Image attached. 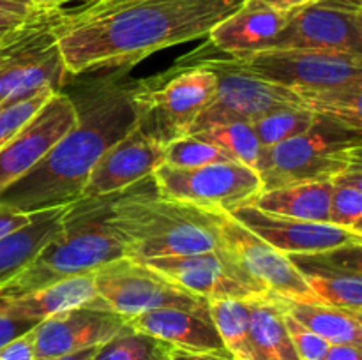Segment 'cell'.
<instances>
[{"label": "cell", "mask_w": 362, "mask_h": 360, "mask_svg": "<svg viewBox=\"0 0 362 360\" xmlns=\"http://www.w3.org/2000/svg\"><path fill=\"white\" fill-rule=\"evenodd\" d=\"M285 323L290 335V341H292L293 349H296L299 360H324L325 353L329 349V342L325 339H322L320 335L315 334V332H311L310 328L304 327L303 323H299L292 314H288L286 302Z\"/></svg>", "instance_id": "cell-35"}, {"label": "cell", "mask_w": 362, "mask_h": 360, "mask_svg": "<svg viewBox=\"0 0 362 360\" xmlns=\"http://www.w3.org/2000/svg\"><path fill=\"white\" fill-rule=\"evenodd\" d=\"M95 293L126 320L161 307H200L207 300L175 284L145 261L126 256L92 272Z\"/></svg>", "instance_id": "cell-10"}, {"label": "cell", "mask_w": 362, "mask_h": 360, "mask_svg": "<svg viewBox=\"0 0 362 360\" xmlns=\"http://www.w3.org/2000/svg\"><path fill=\"white\" fill-rule=\"evenodd\" d=\"M120 2H127V0H95V2H88V7H94V9H99V7H108V6H115V4Z\"/></svg>", "instance_id": "cell-45"}, {"label": "cell", "mask_w": 362, "mask_h": 360, "mask_svg": "<svg viewBox=\"0 0 362 360\" xmlns=\"http://www.w3.org/2000/svg\"><path fill=\"white\" fill-rule=\"evenodd\" d=\"M272 48L362 55V2L318 0L293 11Z\"/></svg>", "instance_id": "cell-12"}, {"label": "cell", "mask_w": 362, "mask_h": 360, "mask_svg": "<svg viewBox=\"0 0 362 360\" xmlns=\"http://www.w3.org/2000/svg\"><path fill=\"white\" fill-rule=\"evenodd\" d=\"M193 136L218 147L230 161L243 162L251 168H257V162L262 154V145L251 124H223V126L207 127L200 133H194Z\"/></svg>", "instance_id": "cell-30"}, {"label": "cell", "mask_w": 362, "mask_h": 360, "mask_svg": "<svg viewBox=\"0 0 362 360\" xmlns=\"http://www.w3.org/2000/svg\"><path fill=\"white\" fill-rule=\"evenodd\" d=\"M286 256L318 302L362 313V244Z\"/></svg>", "instance_id": "cell-17"}, {"label": "cell", "mask_w": 362, "mask_h": 360, "mask_svg": "<svg viewBox=\"0 0 362 360\" xmlns=\"http://www.w3.org/2000/svg\"><path fill=\"white\" fill-rule=\"evenodd\" d=\"M244 0H127L108 7H60L57 39L69 76L126 67L163 48L207 37Z\"/></svg>", "instance_id": "cell-1"}, {"label": "cell", "mask_w": 362, "mask_h": 360, "mask_svg": "<svg viewBox=\"0 0 362 360\" xmlns=\"http://www.w3.org/2000/svg\"><path fill=\"white\" fill-rule=\"evenodd\" d=\"M156 189L172 200L230 214L262 193L257 169L226 161L198 168H177L163 162L152 173Z\"/></svg>", "instance_id": "cell-8"}, {"label": "cell", "mask_w": 362, "mask_h": 360, "mask_svg": "<svg viewBox=\"0 0 362 360\" xmlns=\"http://www.w3.org/2000/svg\"><path fill=\"white\" fill-rule=\"evenodd\" d=\"M209 311L226 352L235 360H255L250 341V299L209 300Z\"/></svg>", "instance_id": "cell-28"}, {"label": "cell", "mask_w": 362, "mask_h": 360, "mask_svg": "<svg viewBox=\"0 0 362 360\" xmlns=\"http://www.w3.org/2000/svg\"><path fill=\"white\" fill-rule=\"evenodd\" d=\"M170 352L172 348L166 342L134 330L127 323L126 328L99 346L94 360H163Z\"/></svg>", "instance_id": "cell-31"}, {"label": "cell", "mask_w": 362, "mask_h": 360, "mask_svg": "<svg viewBox=\"0 0 362 360\" xmlns=\"http://www.w3.org/2000/svg\"><path fill=\"white\" fill-rule=\"evenodd\" d=\"M53 94L55 92L42 90L23 99V101L2 106L0 108V147L6 145L21 129Z\"/></svg>", "instance_id": "cell-34"}, {"label": "cell", "mask_w": 362, "mask_h": 360, "mask_svg": "<svg viewBox=\"0 0 362 360\" xmlns=\"http://www.w3.org/2000/svg\"><path fill=\"white\" fill-rule=\"evenodd\" d=\"M286 311L329 344L362 346V313L322 302H286Z\"/></svg>", "instance_id": "cell-26"}, {"label": "cell", "mask_w": 362, "mask_h": 360, "mask_svg": "<svg viewBox=\"0 0 362 360\" xmlns=\"http://www.w3.org/2000/svg\"><path fill=\"white\" fill-rule=\"evenodd\" d=\"M262 2L267 4L269 7H272V9L279 11V13L290 14L293 13V11L300 9V7L310 6V4L313 2H318V0H262Z\"/></svg>", "instance_id": "cell-42"}, {"label": "cell", "mask_w": 362, "mask_h": 360, "mask_svg": "<svg viewBox=\"0 0 362 360\" xmlns=\"http://www.w3.org/2000/svg\"><path fill=\"white\" fill-rule=\"evenodd\" d=\"M219 246L271 295L286 302H318L290 258L274 249L230 214H219Z\"/></svg>", "instance_id": "cell-13"}, {"label": "cell", "mask_w": 362, "mask_h": 360, "mask_svg": "<svg viewBox=\"0 0 362 360\" xmlns=\"http://www.w3.org/2000/svg\"><path fill=\"white\" fill-rule=\"evenodd\" d=\"M357 164H362L361 131L318 116L306 133L262 148L255 169L265 191L293 184L331 182Z\"/></svg>", "instance_id": "cell-5"}, {"label": "cell", "mask_w": 362, "mask_h": 360, "mask_svg": "<svg viewBox=\"0 0 362 360\" xmlns=\"http://www.w3.org/2000/svg\"><path fill=\"white\" fill-rule=\"evenodd\" d=\"M83 2H95V0H83Z\"/></svg>", "instance_id": "cell-48"}, {"label": "cell", "mask_w": 362, "mask_h": 360, "mask_svg": "<svg viewBox=\"0 0 362 360\" xmlns=\"http://www.w3.org/2000/svg\"><path fill=\"white\" fill-rule=\"evenodd\" d=\"M293 92L303 109L350 129H362V83Z\"/></svg>", "instance_id": "cell-27"}, {"label": "cell", "mask_w": 362, "mask_h": 360, "mask_svg": "<svg viewBox=\"0 0 362 360\" xmlns=\"http://www.w3.org/2000/svg\"><path fill=\"white\" fill-rule=\"evenodd\" d=\"M113 196L81 198L71 203L60 232L14 281L0 289V295L37 292L53 282L92 274L119 258L133 256L129 240L110 221Z\"/></svg>", "instance_id": "cell-4"}, {"label": "cell", "mask_w": 362, "mask_h": 360, "mask_svg": "<svg viewBox=\"0 0 362 360\" xmlns=\"http://www.w3.org/2000/svg\"><path fill=\"white\" fill-rule=\"evenodd\" d=\"M163 360H172V359H170V355H168V356H165V359H163Z\"/></svg>", "instance_id": "cell-47"}, {"label": "cell", "mask_w": 362, "mask_h": 360, "mask_svg": "<svg viewBox=\"0 0 362 360\" xmlns=\"http://www.w3.org/2000/svg\"><path fill=\"white\" fill-rule=\"evenodd\" d=\"M0 360H35L34 332L28 330L0 348Z\"/></svg>", "instance_id": "cell-38"}, {"label": "cell", "mask_w": 362, "mask_h": 360, "mask_svg": "<svg viewBox=\"0 0 362 360\" xmlns=\"http://www.w3.org/2000/svg\"><path fill=\"white\" fill-rule=\"evenodd\" d=\"M67 208L69 205L32 214L27 224L0 236V289L14 281L60 232Z\"/></svg>", "instance_id": "cell-22"}, {"label": "cell", "mask_w": 362, "mask_h": 360, "mask_svg": "<svg viewBox=\"0 0 362 360\" xmlns=\"http://www.w3.org/2000/svg\"><path fill=\"white\" fill-rule=\"evenodd\" d=\"M329 222L362 235V164L346 169L331 180Z\"/></svg>", "instance_id": "cell-29"}, {"label": "cell", "mask_w": 362, "mask_h": 360, "mask_svg": "<svg viewBox=\"0 0 362 360\" xmlns=\"http://www.w3.org/2000/svg\"><path fill=\"white\" fill-rule=\"evenodd\" d=\"M141 261L207 302L218 299H253L267 293L221 246L205 253Z\"/></svg>", "instance_id": "cell-14"}, {"label": "cell", "mask_w": 362, "mask_h": 360, "mask_svg": "<svg viewBox=\"0 0 362 360\" xmlns=\"http://www.w3.org/2000/svg\"><path fill=\"white\" fill-rule=\"evenodd\" d=\"M288 21V14L262 0H244L230 16L209 32V44L226 55H246L272 48Z\"/></svg>", "instance_id": "cell-21"}, {"label": "cell", "mask_w": 362, "mask_h": 360, "mask_svg": "<svg viewBox=\"0 0 362 360\" xmlns=\"http://www.w3.org/2000/svg\"><path fill=\"white\" fill-rule=\"evenodd\" d=\"M230 215L269 246L285 254L320 253L339 246L362 244V235L339 228L332 222L283 217L260 210L253 203L235 208Z\"/></svg>", "instance_id": "cell-18"}, {"label": "cell", "mask_w": 362, "mask_h": 360, "mask_svg": "<svg viewBox=\"0 0 362 360\" xmlns=\"http://www.w3.org/2000/svg\"><path fill=\"white\" fill-rule=\"evenodd\" d=\"M200 64L214 71L218 88L212 101L194 122L189 136L223 124H251L278 108H300L292 88L262 80L237 67L228 59H204Z\"/></svg>", "instance_id": "cell-11"}, {"label": "cell", "mask_w": 362, "mask_h": 360, "mask_svg": "<svg viewBox=\"0 0 362 360\" xmlns=\"http://www.w3.org/2000/svg\"><path fill=\"white\" fill-rule=\"evenodd\" d=\"M226 161L230 159L218 147L193 136V134L179 138L165 147V164L177 166V168H198V166Z\"/></svg>", "instance_id": "cell-33"}, {"label": "cell", "mask_w": 362, "mask_h": 360, "mask_svg": "<svg viewBox=\"0 0 362 360\" xmlns=\"http://www.w3.org/2000/svg\"><path fill=\"white\" fill-rule=\"evenodd\" d=\"M34 11L37 9H28L20 4L0 0V46L11 32L16 30L21 23H25L34 14Z\"/></svg>", "instance_id": "cell-36"}, {"label": "cell", "mask_w": 362, "mask_h": 360, "mask_svg": "<svg viewBox=\"0 0 362 360\" xmlns=\"http://www.w3.org/2000/svg\"><path fill=\"white\" fill-rule=\"evenodd\" d=\"M165 162V145L141 134L136 127L108 148L88 175L81 198H101L122 193L152 176ZM80 198V200H81Z\"/></svg>", "instance_id": "cell-19"}, {"label": "cell", "mask_w": 362, "mask_h": 360, "mask_svg": "<svg viewBox=\"0 0 362 360\" xmlns=\"http://www.w3.org/2000/svg\"><path fill=\"white\" fill-rule=\"evenodd\" d=\"M172 360H235L232 355L223 353H198V352H182V349H172L170 352Z\"/></svg>", "instance_id": "cell-41"}, {"label": "cell", "mask_w": 362, "mask_h": 360, "mask_svg": "<svg viewBox=\"0 0 362 360\" xmlns=\"http://www.w3.org/2000/svg\"><path fill=\"white\" fill-rule=\"evenodd\" d=\"M6 309L18 318H27L32 321H42L62 311L87 304H105L95 293L92 274L76 275L66 281L53 282L37 292L25 293L18 296H4Z\"/></svg>", "instance_id": "cell-23"}, {"label": "cell", "mask_w": 362, "mask_h": 360, "mask_svg": "<svg viewBox=\"0 0 362 360\" xmlns=\"http://www.w3.org/2000/svg\"><path fill=\"white\" fill-rule=\"evenodd\" d=\"M126 318L110 309L106 304H87L57 313L32 328L35 360L101 346L126 328Z\"/></svg>", "instance_id": "cell-16"}, {"label": "cell", "mask_w": 362, "mask_h": 360, "mask_svg": "<svg viewBox=\"0 0 362 360\" xmlns=\"http://www.w3.org/2000/svg\"><path fill=\"white\" fill-rule=\"evenodd\" d=\"M318 120L315 113L303 108H278L251 122L262 148L274 147L283 141L306 133Z\"/></svg>", "instance_id": "cell-32"}, {"label": "cell", "mask_w": 362, "mask_h": 360, "mask_svg": "<svg viewBox=\"0 0 362 360\" xmlns=\"http://www.w3.org/2000/svg\"><path fill=\"white\" fill-rule=\"evenodd\" d=\"M98 349H99V346H90V348L78 349V352L66 353V355H59V356H52V359H45V360H94Z\"/></svg>", "instance_id": "cell-43"}, {"label": "cell", "mask_w": 362, "mask_h": 360, "mask_svg": "<svg viewBox=\"0 0 362 360\" xmlns=\"http://www.w3.org/2000/svg\"><path fill=\"white\" fill-rule=\"evenodd\" d=\"M144 334L166 342L172 349L230 355L211 318L209 302L200 307H161L127 320Z\"/></svg>", "instance_id": "cell-20"}, {"label": "cell", "mask_w": 362, "mask_h": 360, "mask_svg": "<svg viewBox=\"0 0 362 360\" xmlns=\"http://www.w3.org/2000/svg\"><path fill=\"white\" fill-rule=\"evenodd\" d=\"M324 360H362L361 346L349 344V342L329 344V349L327 353H325Z\"/></svg>", "instance_id": "cell-40"}, {"label": "cell", "mask_w": 362, "mask_h": 360, "mask_svg": "<svg viewBox=\"0 0 362 360\" xmlns=\"http://www.w3.org/2000/svg\"><path fill=\"white\" fill-rule=\"evenodd\" d=\"M285 302L271 293L250 299V341L255 360H299L286 330Z\"/></svg>", "instance_id": "cell-24"}, {"label": "cell", "mask_w": 362, "mask_h": 360, "mask_svg": "<svg viewBox=\"0 0 362 360\" xmlns=\"http://www.w3.org/2000/svg\"><path fill=\"white\" fill-rule=\"evenodd\" d=\"M30 217L32 214H21V212L14 210V208L0 205V236L7 235V233L14 232V229L27 224V222L30 221Z\"/></svg>", "instance_id": "cell-39"}, {"label": "cell", "mask_w": 362, "mask_h": 360, "mask_svg": "<svg viewBox=\"0 0 362 360\" xmlns=\"http://www.w3.org/2000/svg\"><path fill=\"white\" fill-rule=\"evenodd\" d=\"M228 60L262 80L292 90L362 83V55L352 53L269 48L228 55Z\"/></svg>", "instance_id": "cell-9"}, {"label": "cell", "mask_w": 362, "mask_h": 360, "mask_svg": "<svg viewBox=\"0 0 362 360\" xmlns=\"http://www.w3.org/2000/svg\"><path fill=\"white\" fill-rule=\"evenodd\" d=\"M60 7L34 11L0 46V108L42 90L60 92L69 78L57 39Z\"/></svg>", "instance_id": "cell-6"}, {"label": "cell", "mask_w": 362, "mask_h": 360, "mask_svg": "<svg viewBox=\"0 0 362 360\" xmlns=\"http://www.w3.org/2000/svg\"><path fill=\"white\" fill-rule=\"evenodd\" d=\"M67 2H71V0H55V4H57V6H59V7H62L64 4H67Z\"/></svg>", "instance_id": "cell-46"}, {"label": "cell", "mask_w": 362, "mask_h": 360, "mask_svg": "<svg viewBox=\"0 0 362 360\" xmlns=\"http://www.w3.org/2000/svg\"><path fill=\"white\" fill-rule=\"evenodd\" d=\"M62 90L76 108L73 127L32 172L0 194V205L21 214L67 207L80 200L103 154L136 126L131 83H124L122 67Z\"/></svg>", "instance_id": "cell-2"}, {"label": "cell", "mask_w": 362, "mask_h": 360, "mask_svg": "<svg viewBox=\"0 0 362 360\" xmlns=\"http://www.w3.org/2000/svg\"><path fill=\"white\" fill-rule=\"evenodd\" d=\"M76 108L64 90L55 92L39 112L0 147V194L46 157L73 127Z\"/></svg>", "instance_id": "cell-15"}, {"label": "cell", "mask_w": 362, "mask_h": 360, "mask_svg": "<svg viewBox=\"0 0 362 360\" xmlns=\"http://www.w3.org/2000/svg\"><path fill=\"white\" fill-rule=\"evenodd\" d=\"M331 193V182L293 184L262 191L251 203L260 210L283 217L329 222Z\"/></svg>", "instance_id": "cell-25"}, {"label": "cell", "mask_w": 362, "mask_h": 360, "mask_svg": "<svg viewBox=\"0 0 362 360\" xmlns=\"http://www.w3.org/2000/svg\"><path fill=\"white\" fill-rule=\"evenodd\" d=\"M7 2L20 4V6L28 7V9H46V7H59L55 0H7Z\"/></svg>", "instance_id": "cell-44"}, {"label": "cell", "mask_w": 362, "mask_h": 360, "mask_svg": "<svg viewBox=\"0 0 362 360\" xmlns=\"http://www.w3.org/2000/svg\"><path fill=\"white\" fill-rule=\"evenodd\" d=\"M35 325H37V321L27 320V318H18L11 314L6 309L4 299L0 296V348L6 346L9 341H13L14 337H18V335L32 330Z\"/></svg>", "instance_id": "cell-37"}, {"label": "cell", "mask_w": 362, "mask_h": 360, "mask_svg": "<svg viewBox=\"0 0 362 360\" xmlns=\"http://www.w3.org/2000/svg\"><path fill=\"white\" fill-rule=\"evenodd\" d=\"M218 76L204 64L180 71L165 83H131L136 129L151 140L168 145L189 136L194 122L212 101Z\"/></svg>", "instance_id": "cell-7"}, {"label": "cell", "mask_w": 362, "mask_h": 360, "mask_svg": "<svg viewBox=\"0 0 362 360\" xmlns=\"http://www.w3.org/2000/svg\"><path fill=\"white\" fill-rule=\"evenodd\" d=\"M219 214L163 196L152 176L117 193L110 203V221L138 260L218 249Z\"/></svg>", "instance_id": "cell-3"}]
</instances>
